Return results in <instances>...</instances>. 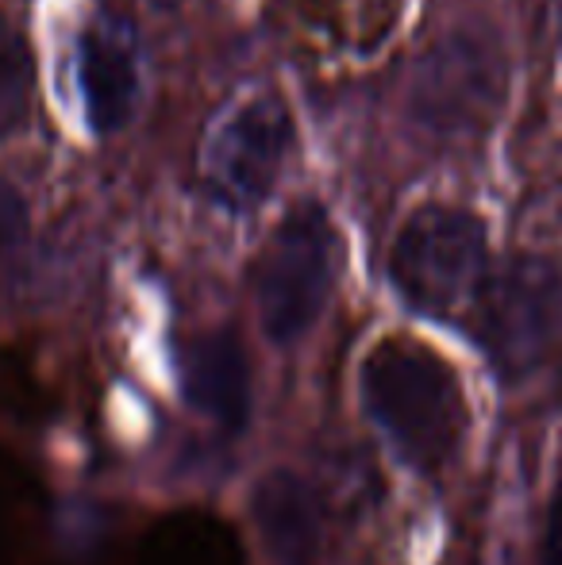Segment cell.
Instances as JSON below:
<instances>
[{"label":"cell","instance_id":"6da1fadb","mask_svg":"<svg viewBox=\"0 0 562 565\" xmlns=\"http://www.w3.org/2000/svg\"><path fill=\"white\" fill-rule=\"evenodd\" d=\"M362 404L378 431L421 473H435L466 439V396L432 347L385 339L362 362Z\"/></svg>","mask_w":562,"mask_h":565},{"label":"cell","instance_id":"7a4b0ae2","mask_svg":"<svg viewBox=\"0 0 562 565\" xmlns=\"http://www.w3.org/2000/svg\"><path fill=\"white\" fill-rule=\"evenodd\" d=\"M509 93V54L494 28L463 23L439 35L409 82V119L447 147L474 142L497 124Z\"/></svg>","mask_w":562,"mask_h":565},{"label":"cell","instance_id":"3957f363","mask_svg":"<svg viewBox=\"0 0 562 565\" xmlns=\"http://www.w3.org/2000/svg\"><path fill=\"white\" fill-rule=\"evenodd\" d=\"M339 238L316 201L293 204L255 262V308L271 342L289 347L312 331L336 289Z\"/></svg>","mask_w":562,"mask_h":565},{"label":"cell","instance_id":"277c9868","mask_svg":"<svg viewBox=\"0 0 562 565\" xmlns=\"http://www.w3.org/2000/svg\"><path fill=\"white\" fill-rule=\"evenodd\" d=\"M474 339L501 381H524L548 358L562 323V274L551 258L517 254L474 292Z\"/></svg>","mask_w":562,"mask_h":565},{"label":"cell","instance_id":"5b68a950","mask_svg":"<svg viewBox=\"0 0 562 565\" xmlns=\"http://www.w3.org/2000/svg\"><path fill=\"white\" fill-rule=\"evenodd\" d=\"M486 224L455 204H424L401 224L390 250V281L409 308L450 316L474 300L486 277Z\"/></svg>","mask_w":562,"mask_h":565},{"label":"cell","instance_id":"8992f818","mask_svg":"<svg viewBox=\"0 0 562 565\" xmlns=\"http://www.w3.org/2000/svg\"><path fill=\"white\" fill-rule=\"evenodd\" d=\"M293 119L274 93H251L224 108L201 147V181L224 209L247 212L271 196L285 170Z\"/></svg>","mask_w":562,"mask_h":565},{"label":"cell","instance_id":"52a82bcc","mask_svg":"<svg viewBox=\"0 0 562 565\" xmlns=\"http://www.w3.org/2000/svg\"><path fill=\"white\" fill-rule=\"evenodd\" d=\"M77 93L97 135H116L139 108V43L116 15H97L77 35Z\"/></svg>","mask_w":562,"mask_h":565},{"label":"cell","instance_id":"ba28073f","mask_svg":"<svg viewBox=\"0 0 562 565\" xmlns=\"http://www.w3.org/2000/svg\"><path fill=\"white\" fill-rule=\"evenodd\" d=\"M258 535L278 565H312L324 543V508L300 473L271 469L251 492Z\"/></svg>","mask_w":562,"mask_h":565},{"label":"cell","instance_id":"9c48e42d","mask_svg":"<svg viewBox=\"0 0 562 565\" xmlns=\"http://www.w3.org/2000/svg\"><path fill=\"white\" fill-rule=\"evenodd\" d=\"M185 396L224 431H243L251 419V362L235 331H212L185 358Z\"/></svg>","mask_w":562,"mask_h":565},{"label":"cell","instance_id":"30bf717a","mask_svg":"<svg viewBox=\"0 0 562 565\" xmlns=\"http://www.w3.org/2000/svg\"><path fill=\"white\" fill-rule=\"evenodd\" d=\"M35 108V62L20 28L0 12V142L15 139Z\"/></svg>","mask_w":562,"mask_h":565},{"label":"cell","instance_id":"8fae6325","mask_svg":"<svg viewBox=\"0 0 562 565\" xmlns=\"http://www.w3.org/2000/svg\"><path fill=\"white\" fill-rule=\"evenodd\" d=\"M540 565H562V481L551 497L548 523H543V543H540Z\"/></svg>","mask_w":562,"mask_h":565}]
</instances>
